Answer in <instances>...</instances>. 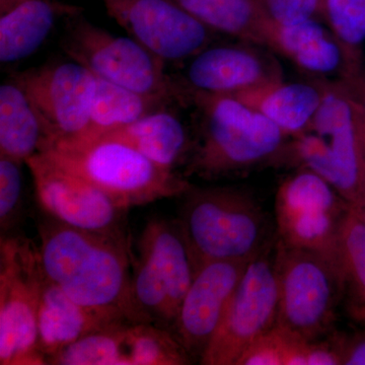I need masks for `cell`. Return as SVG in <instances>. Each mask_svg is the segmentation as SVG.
Segmentation results:
<instances>
[{
	"label": "cell",
	"mask_w": 365,
	"mask_h": 365,
	"mask_svg": "<svg viewBox=\"0 0 365 365\" xmlns=\"http://www.w3.org/2000/svg\"><path fill=\"white\" fill-rule=\"evenodd\" d=\"M309 73L327 76L346 69L344 53L338 41L314 19L280 25L272 21L266 45Z\"/></svg>",
	"instance_id": "21"
},
{
	"label": "cell",
	"mask_w": 365,
	"mask_h": 365,
	"mask_svg": "<svg viewBox=\"0 0 365 365\" xmlns=\"http://www.w3.org/2000/svg\"><path fill=\"white\" fill-rule=\"evenodd\" d=\"M342 364L365 365V337L337 341Z\"/></svg>",
	"instance_id": "31"
},
{
	"label": "cell",
	"mask_w": 365,
	"mask_h": 365,
	"mask_svg": "<svg viewBox=\"0 0 365 365\" xmlns=\"http://www.w3.org/2000/svg\"><path fill=\"white\" fill-rule=\"evenodd\" d=\"M314 341L276 324L250 346L237 365H309Z\"/></svg>",
	"instance_id": "28"
},
{
	"label": "cell",
	"mask_w": 365,
	"mask_h": 365,
	"mask_svg": "<svg viewBox=\"0 0 365 365\" xmlns=\"http://www.w3.org/2000/svg\"><path fill=\"white\" fill-rule=\"evenodd\" d=\"M249 264L212 261L196 269L170 331L193 361L202 359Z\"/></svg>",
	"instance_id": "16"
},
{
	"label": "cell",
	"mask_w": 365,
	"mask_h": 365,
	"mask_svg": "<svg viewBox=\"0 0 365 365\" xmlns=\"http://www.w3.org/2000/svg\"><path fill=\"white\" fill-rule=\"evenodd\" d=\"M102 137L129 144L158 167L174 172L186 162L192 144L180 118L165 107Z\"/></svg>",
	"instance_id": "22"
},
{
	"label": "cell",
	"mask_w": 365,
	"mask_h": 365,
	"mask_svg": "<svg viewBox=\"0 0 365 365\" xmlns=\"http://www.w3.org/2000/svg\"><path fill=\"white\" fill-rule=\"evenodd\" d=\"M292 138L281 158L313 170L356 212H364L365 146L361 114L345 81L324 85L323 100L309 129Z\"/></svg>",
	"instance_id": "3"
},
{
	"label": "cell",
	"mask_w": 365,
	"mask_h": 365,
	"mask_svg": "<svg viewBox=\"0 0 365 365\" xmlns=\"http://www.w3.org/2000/svg\"><path fill=\"white\" fill-rule=\"evenodd\" d=\"M107 13L131 38L163 61L192 58L211 32L174 0H102Z\"/></svg>",
	"instance_id": "15"
},
{
	"label": "cell",
	"mask_w": 365,
	"mask_h": 365,
	"mask_svg": "<svg viewBox=\"0 0 365 365\" xmlns=\"http://www.w3.org/2000/svg\"><path fill=\"white\" fill-rule=\"evenodd\" d=\"M357 102V101H356ZM359 104V103H357ZM360 109V108H359ZM360 114H361V111H360ZM361 128H362V135H364V146H365V124L364 121V118H362L361 115ZM359 215L361 216L362 218H364V220L365 222V209L364 210V212L359 213Z\"/></svg>",
	"instance_id": "34"
},
{
	"label": "cell",
	"mask_w": 365,
	"mask_h": 365,
	"mask_svg": "<svg viewBox=\"0 0 365 365\" xmlns=\"http://www.w3.org/2000/svg\"><path fill=\"white\" fill-rule=\"evenodd\" d=\"M346 83L351 88L355 100L359 103L360 111L365 124V72L361 69L354 76L344 78Z\"/></svg>",
	"instance_id": "32"
},
{
	"label": "cell",
	"mask_w": 365,
	"mask_h": 365,
	"mask_svg": "<svg viewBox=\"0 0 365 365\" xmlns=\"http://www.w3.org/2000/svg\"><path fill=\"white\" fill-rule=\"evenodd\" d=\"M362 317H364V319H365V314H364V316H362Z\"/></svg>",
	"instance_id": "35"
},
{
	"label": "cell",
	"mask_w": 365,
	"mask_h": 365,
	"mask_svg": "<svg viewBox=\"0 0 365 365\" xmlns=\"http://www.w3.org/2000/svg\"><path fill=\"white\" fill-rule=\"evenodd\" d=\"M273 248L269 245L250 262L199 364L237 365L250 346L277 324L279 288Z\"/></svg>",
	"instance_id": "11"
},
{
	"label": "cell",
	"mask_w": 365,
	"mask_h": 365,
	"mask_svg": "<svg viewBox=\"0 0 365 365\" xmlns=\"http://www.w3.org/2000/svg\"><path fill=\"white\" fill-rule=\"evenodd\" d=\"M81 9L56 0H26L0 16V61L14 63L31 56L44 44L59 19Z\"/></svg>",
	"instance_id": "19"
},
{
	"label": "cell",
	"mask_w": 365,
	"mask_h": 365,
	"mask_svg": "<svg viewBox=\"0 0 365 365\" xmlns=\"http://www.w3.org/2000/svg\"><path fill=\"white\" fill-rule=\"evenodd\" d=\"M282 78L277 66L246 46L204 48L192 57L182 91L237 96L272 79Z\"/></svg>",
	"instance_id": "17"
},
{
	"label": "cell",
	"mask_w": 365,
	"mask_h": 365,
	"mask_svg": "<svg viewBox=\"0 0 365 365\" xmlns=\"http://www.w3.org/2000/svg\"><path fill=\"white\" fill-rule=\"evenodd\" d=\"M209 30L266 45L272 20L254 0H174Z\"/></svg>",
	"instance_id": "25"
},
{
	"label": "cell",
	"mask_w": 365,
	"mask_h": 365,
	"mask_svg": "<svg viewBox=\"0 0 365 365\" xmlns=\"http://www.w3.org/2000/svg\"><path fill=\"white\" fill-rule=\"evenodd\" d=\"M274 263L279 288L277 325L304 339H319L332 325L338 297L345 289L339 271L322 255L279 241Z\"/></svg>",
	"instance_id": "9"
},
{
	"label": "cell",
	"mask_w": 365,
	"mask_h": 365,
	"mask_svg": "<svg viewBox=\"0 0 365 365\" xmlns=\"http://www.w3.org/2000/svg\"><path fill=\"white\" fill-rule=\"evenodd\" d=\"M40 258V257H39ZM122 322L103 316L72 300L46 275L38 272V334L46 361L91 333Z\"/></svg>",
	"instance_id": "18"
},
{
	"label": "cell",
	"mask_w": 365,
	"mask_h": 365,
	"mask_svg": "<svg viewBox=\"0 0 365 365\" xmlns=\"http://www.w3.org/2000/svg\"><path fill=\"white\" fill-rule=\"evenodd\" d=\"M338 261L344 288H349L357 312L365 314V222L350 208L338 237Z\"/></svg>",
	"instance_id": "27"
},
{
	"label": "cell",
	"mask_w": 365,
	"mask_h": 365,
	"mask_svg": "<svg viewBox=\"0 0 365 365\" xmlns=\"http://www.w3.org/2000/svg\"><path fill=\"white\" fill-rule=\"evenodd\" d=\"M185 95L200 118L184 176L220 179L279 158L288 135L260 112L234 96Z\"/></svg>",
	"instance_id": "2"
},
{
	"label": "cell",
	"mask_w": 365,
	"mask_h": 365,
	"mask_svg": "<svg viewBox=\"0 0 365 365\" xmlns=\"http://www.w3.org/2000/svg\"><path fill=\"white\" fill-rule=\"evenodd\" d=\"M45 153L127 210L160 199L182 197L192 187L185 176L158 167L116 139L101 137L88 143H62Z\"/></svg>",
	"instance_id": "5"
},
{
	"label": "cell",
	"mask_w": 365,
	"mask_h": 365,
	"mask_svg": "<svg viewBox=\"0 0 365 365\" xmlns=\"http://www.w3.org/2000/svg\"><path fill=\"white\" fill-rule=\"evenodd\" d=\"M18 162L0 155V235L16 234L23 212L24 176Z\"/></svg>",
	"instance_id": "29"
},
{
	"label": "cell",
	"mask_w": 365,
	"mask_h": 365,
	"mask_svg": "<svg viewBox=\"0 0 365 365\" xmlns=\"http://www.w3.org/2000/svg\"><path fill=\"white\" fill-rule=\"evenodd\" d=\"M136 248L131 294L137 319L170 332L196 271L177 220L151 218Z\"/></svg>",
	"instance_id": "6"
},
{
	"label": "cell",
	"mask_w": 365,
	"mask_h": 365,
	"mask_svg": "<svg viewBox=\"0 0 365 365\" xmlns=\"http://www.w3.org/2000/svg\"><path fill=\"white\" fill-rule=\"evenodd\" d=\"M193 362L172 332L122 322L91 333L49 359L50 365H187Z\"/></svg>",
	"instance_id": "14"
},
{
	"label": "cell",
	"mask_w": 365,
	"mask_h": 365,
	"mask_svg": "<svg viewBox=\"0 0 365 365\" xmlns=\"http://www.w3.org/2000/svg\"><path fill=\"white\" fill-rule=\"evenodd\" d=\"M270 20L290 25L321 14L322 0H254Z\"/></svg>",
	"instance_id": "30"
},
{
	"label": "cell",
	"mask_w": 365,
	"mask_h": 365,
	"mask_svg": "<svg viewBox=\"0 0 365 365\" xmlns=\"http://www.w3.org/2000/svg\"><path fill=\"white\" fill-rule=\"evenodd\" d=\"M38 246L23 235L0 240V365H47L38 334Z\"/></svg>",
	"instance_id": "8"
},
{
	"label": "cell",
	"mask_w": 365,
	"mask_h": 365,
	"mask_svg": "<svg viewBox=\"0 0 365 365\" xmlns=\"http://www.w3.org/2000/svg\"><path fill=\"white\" fill-rule=\"evenodd\" d=\"M26 165L37 202L47 217L67 227L129 239L127 209L118 206L102 190L45 151L29 158Z\"/></svg>",
	"instance_id": "12"
},
{
	"label": "cell",
	"mask_w": 365,
	"mask_h": 365,
	"mask_svg": "<svg viewBox=\"0 0 365 365\" xmlns=\"http://www.w3.org/2000/svg\"><path fill=\"white\" fill-rule=\"evenodd\" d=\"M96 81L95 98L86 130L79 138L67 143L95 140L134 123L148 113L165 107L170 103L165 98L136 93L98 76Z\"/></svg>",
	"instance_id": "24"
},
{
	"label": "cell",
	"mask_w": 365,
	"mask_h": 365,
	"mask_svg": "<svg viewBox=\"0 0 365 365\" xmlns=\"http://www.w3.org/2000/svg\"><path fill=\"white\" fill-rule=\"evenodd\" d=\"M24 1H26V0H0V11H1V14L6 13V11Z\"/></svg>",
	"instance_id": "33"
},
{
	"label": "cell",
	"mask_w": 365,
	"mask_h": 365,
	"mask_svg": "<svg viewBox=\"0 0 365 365\" xmlns=\"http://www.w3.org/2000/svg\"><path fill=\"white\" fill-rule=\"evenodd\" d=\"M350 208L325 179L302 168L281 182L276 193L277 240L285 246L322 255L341 275L338 237Z\"/></svg>",
	"instance_id": "10"
},
{
	"label": "cell",
	"mask_w": 365,
	"mask_h": 365,
	"mask_svg": "<svg viewBox=\"0 0 365 365\" xmlns=\"http://www.w3.org/2000/svg\"><path fill=\"white\" fill-rule=\"evenodd\" d=\"M38 234L43 270L72 300L114 321L138 322L130 239L67 227L46 215Z\"/></svg>",
	"instance_id": "1"
},
{
	"label": "cell",
	"mask_w": 365,
	"mask_h": 365,
	"mask_svg": "<svg viewBox=\"0 0 365 365\" xmlns=\"http://www.w3.org/2000/svg\"><path fill=\"white\" fill-rule=\"evenodd\" d=\"M321 14L344 53V78L361 69L362 46L365 42V0H322Z\"/></svg>",
	"instance_id": "26"
},
{
	"label": "cell",
	"mask_w": 365,
	"mask_h": 365,
	"mask_svg": "<svg viewBox=\"0 0 365 365\" xmlns=\"http://www.w3.org/2000/svg\"><path fill=\"white\" fill-rule=\"evenodd\" d=\"M182 197L177 222L195 269L212 261L251 262L270 245L267 217L248 192L192 185Z\"/></svg>",
	"instance_id": "4"
},
{
	"label": "cell",
	"mask_w": 365,
	"mask_h": 365,
	"mask_svg": "<svg viewBox=\"0 0 365 365\" xmlns=\"http://www.w3.org/2000/svg\"><path fill=\"white\" fill-rule=\"evenodd\" d=\"M62 46L98 78L169 102L182 100L181 86L165 73V62L133 38L114 35L78 14L68 18Z\"/></svg>",
	"instance_id": "7"
},
{
	"label": "cell",
	"mask_w": 365,
	"mask_h": 365,
	"mask_svg": "<svg viewBox=\"0 0 365 365\" xmlns=\"http://www.w3.org/2000/svg\"><path fill=\"white\" fill-rule=\"evenodd\" d=\"M323 96L324 85L288 83L279 78L235 97L260 112L292 137L309 129Z\"/></svg>",
	"instance_id": "20"
},
{
	"label": "cell",
	"mask_w": 365,
	"mask_h": 365,
	"mask_svg": "<svg viewBox=\"0 0 365 365\" xmlns=\"http://www.w3.org/2000/svg\"><path fill=\"white\" fill-rule=\"evenodd\" d=\"M13 78L37 112L49 148L85 133L97 86L96 76L86 67L72 59L52 62L14 74Z\"/></svg>",
	"instance_id": "13"
},
{
	"label": "cell",
	"mask_w": 365,
	"mask_h": 365,
	"mask_svg": "<svg viewBox=\"0 0 365 365\" xmlns=\"http://www.w3.org/2000/svg\"><path fill=\"white\" fill-rule=\"evenodd\" d=\"M49 148L44 127L14 79L0 86V155L26 163Z\"/></svg>",
	"instance_id": "23"
}]
</instances>
